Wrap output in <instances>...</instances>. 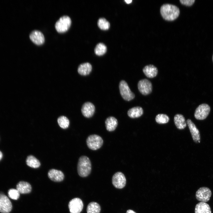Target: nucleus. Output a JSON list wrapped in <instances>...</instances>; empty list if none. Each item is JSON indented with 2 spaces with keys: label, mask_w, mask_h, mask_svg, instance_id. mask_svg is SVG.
<instances>
[{
  "label": "nucleus",
  "mask_w": 213,
  "mask_h": 213,
  "mask_svg": "<svg viewBox=\"0 0 213 213\" xmlns=\"http://www.w3.org/2000/svg\"><path fill=\"white\" fill-rule=\"evenodd\" d=\"M160 12L162 17L169 21L175 20L180 13L179 9L177 6L168 4H163L160 8Z\"/></svg>",
  "instance_id": "f257e3e1"
},
{
  "label": "nucleus",
  "mask_w": 213,
  "mask_h": 213,
  "mask_svg": "<svg viewBox=\"0 0 213 213\" xmlns=\"http://www.w3.org/2000/svg\"><path fill=\"white\" fill-rule=\"evenodd\" d=\"M92 165L89 158L82 156L79 159L77 165V171L79 175L82 177L88 176L91 173Z\"/></svg>",
  "instance_id": "f03ea898"
},
{
  "label": "nucleus",
  "mask_w": 213,
  "mask_h": 213,
  "mask_svg": "<svg viewBox=\"0 0 213 213\" xmlns=\"http://www.w3.org/2000/svg\"><path fill=\"white\" fill-rule=\"evenodd\" d=\"M87 146L90 149L96 150L100 149L103 143L102 138L97 135L93 134L89 135L86 140Z\"/></svg>",
  "instance_id": "7ed1b4c3"
},
{
  "label": "nucleus",
  "mask_w": 213,
  "mask_h": 213,
  "mask_svg": "<svg viewBox=\"0 0 213 213\" xmlns=\"http://www.w3.org/2000/svg\"><path fill=\"white\" fill-rule=\"evenodd\" d=\"M71 23V20L70 17L68 16L64 15L60 17L56 22L55 27L58 33H63L68 30Z\"/></svg>",
  "instance_id": "20e7f679"
},
{
  "label": "nucleus",
  "mask_w": 213,
  "mask_h": 213,
  "mask_svg": "<svg viewBox=\"0 0 213 213\" xmlns=\"http://www.w3.org/2000/svg\"><path fill=\"white\" fill-rule=\"evenodd\" d=\"M119 89L121 95L125 100L130 101L135 98L134 94L131 91L125 81L122 80L120 81L119 84Z\"/></svg>",
  "instance_id": "39448f33"
},
{
  "label": "nucleus",
  "mask_w": 213,
  "mask_h": 213,
  "mask_svg": "<svg viewBox=\"0 0 213 213\" xmlns=\"http://www.w3.org/2000/svg\"><path fill=\"white\" fill-rule=\"evenodd\" d=\"M210 111L209 106L206 104H202L196 108L194 113L195 118L198 120H204L209 114Z\"/></svg>",
  "instance_id": "423d86ee"
},
{
  "label": "nucleus",
  "mask_w": 213,
  "mask_h": 213,
  "mask_svg": "<svg viewBox=\"0 0 213 213\" xmlns=\"http://www.w3.org/2000/svg\"><path fill=\"white\" fill-rule=\"evenodd\" d=\"M212 194L211 191L209 188L202 187L199 188L196 191V197L198 201L206 202L209 201Z\"/></svg>",
  "instance_id": "0eeeda50"
},
{
  "label": "nucleus",
  "mask_w": 213,
  "mask_h": 213,
  "mask_svg": "<svg viewBox=\"0 0 213 213\" xmlns=\"http://www.w3.org/2000/svg\"><path fill=\"white\" fill-rule=\"evenodd\" d=\"M112 182L114 186L118 189L123 188L126 184V179L124 175L120 172L115 173L113 176Z\"/></svg>",
  "instance_id": "6e6552de"
},
{
  "label": "nucleus",
  "mask_w": 213,
  "mask_h": 213,
  "mask_svg": "<svg viewBox=\"0 0 213 213\" xmlns=\"http://www.w3.org/2000/svg\"><path fill=\"white\" fill-rule=\"evenodd\" d=\"M138 87L140 92L144 95L149 94L152 91L151 83L147 79H145L140 80L138 83Z\"/></svg>",
  "instance_id": "1a4fd4ad"
},
{
  "label": "nucleus",
  "mask_w": 213,
  "mask_h": 213,
  "mask_svg": "<svg viewBox=\"0 0 213 213\" xmlns=\"http://www.w3.org/2000/svg\"><path fill=\"white\" fill-rule=\"evenodd\" d=\"M12 208V204L9 198L4 194L0 193V212L9 213Z\"/></svg>",
  "instance_id": "9d476101"
},
{
  "label": "nucleus",
  "mask_w": 213,
  "mask_h": 213,
  "mask_svg": "<svg viewBox=\"0 0 213 213\" xmlns=\"http://www.w3.org/2000/svg\"><path fill=\"white\" fill-rule=\"evenodd\" d=\"M83 206L82 200L78 198H75L69 202L68 207L70 213H80Z\"/></svg>",
  "instance_id": "9b49d317"
},
{
  "label": "nucleus",
  "mask_w": 213,
  "mask_h": 213,
  "mask_svg": "<svg viewBox=\"0 0 213 213\" xmlns=\"http://www.w3.org/2000/svg\"><path fill=\"white\" fill-rule=\"evenodd\" d=\"M186 122L193 141L196 143H200L201 137L199 130L190 119H188Z\"/></svg>",
  "instance_id": "f8f14e48"
},
{
  "label": "nucleus",
  "mask_w": 213,
  "mask_h": 213,
  "mask_svg": "<svg viewBox=\"0 0 213 213\" xmlns=\"http://www.w3.org/2000/svg\"><path fill=\"white\" fill-rule=\"evenodd\" d=\"M95 106L92 103L87 102L83 105L81 110V112L85 117L90 118L93 115L95 112Z\"/></svg>",
  "instance_id": "ddd939ff"
},
{
  "label": "nucleus",
  "mask_w": 213,
  "mask_h": 213,
  "mask_svg": "<svg viewBox=\"0 0 213 213\" xmlns=\"http://www.w3.org/2000/svg\"><path fill=\"white\" fill-rule=\"evenodd\" d=\"M29 37L34 43L37 45L43 44L45 41L44 35L42 33L38 30H34L30 33Z\"/></svg>",
  "instance_id": "4468645a"
},
{
  "label": "nucleus",
  "mask_w": 213,
  "mask_h": 213,
  "mask_svg": "<svg viewBox=\"0 0 213 213\" xmlns=\"http://www.w3.org/2000/svg\"><path fill=\"white\" fill-rule=\"evenodd\" d=\"M48 175L50 180L54 182H61L64 178V174L62 171L55 169L50 170L48 172Z\"/></svg>",
  "instance_id": "2eb2a0df"
},
{
  "label": "nucleus",
  "mask_w": 213,
  "mask_h": 213,
  "mask_svg": "<svg viewBox=\"0 0 213 213\" xmlns=\"http://www.w3.org/2000/svg\"><path fill=\"white\" fill-rule=\"evenodd\" d=\"M145 75L148 78H153L156 77L158 73L157 68L154 65L149 64L146 66L143 69Z\"/></svg>",
  "instance_id": "dca6fc26"
},
{
  "label": "nucleus",
  "mask_w": 213,
  "mask_h": 213,
  "mask_svg": "<svg viewBox=\"0 0 213 213\" xmlns=\"http://www.w3.org/2000/svg\"><path fill=\"white\" fill-rule=\"evenodd\" d=\"M16 189L20 193L26 194L29 193L31 191L32 188L31 185L28 183L21 181L17 185Z\"/></svg>",
  "instance_id": "f3484780"
},
{
  "label": "nucleus",
  "mask_w": 213,
  "mask_h": 213,
  "mask_svg": "<svg viewBox=\"0 0 213 213\" xmlns=\"http://www.w3.org/2000/svg\"><path fill=\"white\" fill-rule=\"evenodd\" d=\"M118 121L116 118L113 116L107 117L105 121V125L106 130L111 132L114 131L118 125Z\"/></svg>",
  "instance_id": "a211bd4d"
},
{
  "label": "nucleus",
  "mask_w": 213,
  "mask_h": 213,
  "mask_svg": "<svg viewBox=\"0 0 213 213\" xmlns=\"http://www.w3.org/2000/svg\"><path fill=\"white\" fill-rule=\"evenodd\" d=\"M195 213H211V208L207 203L200 202L196 205L195 209Z\"/></svg>",
  "instance_id": "6ab92c4d"
},
{
  "label": "nucleus",
  "mask_w": 213,
  "mask_h": 213,
  "mask_svg": "<svg viewBox=\"0 0 213 213\" xmlns=\"http://www.w3.org/2000/svg\"><path fill=\"white\" fill-rule=\"evenodd\" d=\"M92 70L91 64L88 62H86L81 64L79 66L78 71L80 75L85 76L89 74Z\"/></svg>",
  "instance_id": "aec40b11"
},
{
  "label": "nucleus",
  "mask_w": 213,
  "mask_h": 213,
  "mask_svg": "<svg viewBox=\"0 0 213 213\" xmlns=\"http://www.w3.org/2000/svg\"><path fill=\"white\" fill-rule=\"evenodd\" d=\"M175 124L179 129H184L186 126V123L183 115L180 114H176L174 117Z\"/></svg>",
  "instance_id": "412c9836"
},
{
  "label": "nucleus",
  "mask_w": 213,
  "mask_h": 213,
  "mask_svg": "<svg viewBox=\"0 0 213 213\" xmlns=\"http://www.w3.org/2000/svg\"><path fill=\"white\" fill-rule=\"evenodd\" d=\"M143 110L142 107L138 106L130 109L128 111V116L131 118H138L143 114Z\"/></svg>",
  "instance_id": "4be33fe9"
},
{
  "label": "nucleus",
  "mask_w": 213,
  "mask_h": 213,
  "mask_svg": "<svg viewBox=\"0 0 213 213\" xmlns=\"http://www.w3.org/2000/svg\"><path fill=\"white\" fill-rule=\"evenodd\" d=\"M26 162L27 165L34 168H38L41 165L39 160L32 155L28 156Z\"/></svg>",
  "instance_id": "5701e85b"
},
{
  "label": "nucleus",
  "mask_w": 213,
  "mask_h": 213,
  "mask_svg": "<svg viewBox=\"0 0 213 213\" xmlns=\"http://www.w3.org/2000/svg\"><path fill=\"white\" fill-rule=\"evenodd\" d=\"M101 207L97 203L92 202L88 205L86 211L87 213H100Z\"/></svg>",
  "instance_id": "b1692460"
},
{
  "label": "nucleus",
  "mask_w": 213,
  "mask_h": 213,
  "mask_svg": "<svg viewBox=\"0 0 213 213\" xmlns=\"http://www.w3.org/2000/svg\"><path fill=\"white\" fill-rule=\"evenodd\" d=\"M107 48L106 45L103 43H99L96 46L94 52L97 55L101 56L104 54L106 51Z\"/></svg>",
  "instance_id": "393cba45"
},
{
  "label": "nucleus",
  "mask_w": 213,
  "mask_h": 213,
  "mask_svg": "<svg viewBox=\"0 0 213 213\" xmlns=\"http://www.w3.org/2000/svg\"><path fill=\"white\" fill-rule=\"evenodd\" d=\"M57 122L60 127L64 129L68 128L70 124L69 119L63 116H60L58 118Z\"/></svg>",
  "instance_id": "a878e982"
},
{
  "label": "nucleus",
  "mask_w": 213,
  "mask_h": 213,
  "mask_svg": "<svg viewBox=\"0 0 213 213\" xmlns=\"http://www.w3.org/2000/svg\"><path fill=\"white\" fill-rule=\"evenodd\" d=\"M97 24L99 27L103 30H108L110 26L109 22L104 18H100L99 19Z\"/></svg>",
  "instance_id": "bb28decb"
},
{
  "label": "nucleus",
  "mask_w": 213,
  "mask_h": 213,
  "mask_svg": "<svg viewBox=\"0 0 213 213\" xmlns=\"http://www.w3.org/2000/svg\"><path fill=\"white\" fill-rule=\"evenodd\" d=\"M155 120L156 122L159 124H165L169 122V118L166 114H159L156 116Z\"/></svg>",
  "instance_id": "cd10ccee"
},
{
  "label": "nucleus",
  "mask_w": 213,
  "mask_h": 213,
  "mask_svg": "<svg viewBox=\"0 0 213 213\" xmlns=\"http://www.w3.org/2000/svg\"><path fill=\"white\" fill-rule=\"evenodd\" d=\"M8 195L11 199L16 200L19 198L20 193L17 189L11 188L9 189L8 192Z\"/></svg>",
  "instance_id": "c85d7f7f"
},
{
  "label": "nucleus",
  "mask_w": 213,
  "mask_h": 213,
  "mask_svg": "<svg viewBox=\"0 0 213 213\" xmlns=\"http://www.w3.org/2000/svg\"><path fill=\"white\" fill-rule=\"evenodd\" d=\"M180 1L182 4L187 6H191L194 3L195 0H180Z\"/></svg>",
  "instance_id": "c756f323"
},
{
  "label": "nucleus",
  "mask_w": 213,
  "mask_h": 213,
  "mask_svg": "<svg viewBox=\"0 0 213 213\" xmlns=\"http://www.w3.org/2000/svg\"><path fill=\"white\" fill-rule=\"evenodd\" d=\"M126 213H136L133 210H131V209H129L128 210Z\"/></svg>",
  "instance_id": "7c9ffc66"
},
{
  "label": "nucleus",
  "mask_w": 213,
  "mask_h": 213,
  "mask_svg": "<svg viewBox=\"0 0 213 213\" xmlns=\"http://www.w3.org/2000/svg\"><path fill=\"white\" fill-rule=\"evenodd\" d=\"M125 2L128 4H129L130 3H131V2L132 1V0H125Z\"/></svg>",
  "instance_id": "2f4dec72"
},
{
  "label": "nucleus",
  "mask_w": 213,
  "mask_h": 213,
  "mask_svg": "<svg viewBox=\"0 0 213 213\" xmlns=\"http://www.w3.org/2000/svg\"><path fill=\"white\" fill-rule=\"evenodd\" d=\"M3 156V154L0 151V160L2 159Z\"/></svg>",
  "instance_id": "473e14b6"
},
{
  "label": "nucleus",
  "mask_w": 213,
  "mask_h": 213,
  "mask_svg": "<svg viewBox=\"0 0 213 213\" xmlns=\"http://www.w3.org/2000/svg\"><path fill=\"white\" fill-rule=\"evenodd\" d=\"M212 61H213V55H212Z\"/></svg>",
  "instance_id": "72a5a7b5"
}]
</instances>
